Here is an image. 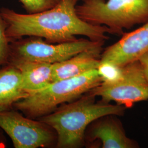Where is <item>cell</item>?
I'll list each match as a JSON object with an SVG mask.
<instances>
[{
    "instance_id": "7a4b0ae2",
    "label": "cell",
    "mask_w": 148,
    "mask_h": 148,
    "mask_svg": "<svg viewBox=\"0 0 148 148\" xmlns=\"http://www.w3.org/2000/svg\"><path fill=\"white\" fill-rule=\"evenodd\" d=\"M89 92L78 99L59 106L38 120L47 124L57 136L56 147L79 148L85 144L86 131L90 124L109 115H123L126 108L103 101H97Z\"/></svg>"
},
{
    "instance_id": "2e32d148",
    "label": "cell",
    "mask_w": 148,
    "mask_h": 148,
    "mask_svg": "<svg viewBox=\"0 0 148 148\" xmlns=\"http://www.w3.org/2000/svg\"><path fill=\"white\" fill-rule=\"evenodd\" d=\"M138 60L140 62L143 67L145 76L148 82V52L143 54L139 58Z\"/></svg>"
},
{
    "instance_id": "9c48e42d",
    "label": "cell",
    "mask_w": 148,
    "mask_h": 148,
    "mask_svg": "<svg viewBox=\"0 0 148 148\" xmlns=\"http://www.w3.org/2000/svg\"><path fill=\"white\" fill-rule=\"evenodd\" d=\"M114 115L101 117L92 122L85 135V143L99 142L102 148H137L139 145L126 136L121 122Z\"/></svg>"
},
{
    "instance_id": "277c9868",
    "label": "cell",
    "mask_w": 148,
    "mask_h": 148,
    "mask_svg": "<svg viewBox=\"0 0 148 148\" xmlns=\"http://www.w3.org/2000/svg\"><path fill=\"white\" fill-rule=\"evenodd\" d=\"M76 12L84 21L106 26L111 34L148 21V0H81Z\"/></svg>"
},
{
    "instance_id": "7c38bea8",
    "label": "cell",
    "mask_w": 148,
    "mask_h": 148,
    "mask_svg": "<svg viewBox=\"0 0 148 148\" xmlns=\"http://www.w3.org/2000/svg\"><path fill=\"white\" fill-rule=\"evenodd\" d=\"M10 64L21 71L23 88L29 94L53 82V64L35 62H21Z\"/></svg>"
},
{
    "instance_id": "3957f363",
    "label": "cell",
    "mask_w": 148,
    "mask_h": 148,
    "mask_svg": "<svg viewBox=\"0 0 148 148\" xmlns=\"http://www.w3.org/2000/svg\"><path fill=\"white\" fill-rule=\"evenodd\" d=\"M103 82L98 70L70 79L54 81L29 93L14 104V109L29 118L38 119L54 111L60 105L78 99Z\"/></svg>"
},
{
    "instance_id": "4fadbf2b",
    "label": "cell",
    "mask_w": 148,
    "mask_h": 148,
    "mask_svg": "<svg viewBox=\"0 0 148 148\" xmlns=\"http://www.w3.org/2000/svg\"><path fill=\"white\" fill-rule=\"evenodd\" d=\"M27 14L47 11L58 5L60 0H18Z\"/></svg>"
},
{
    "instance_id": "8992f818",
    "label": "cell",
    "mask_w": 148,
    "mask_h": 148,
    "mask_svg": "<svg viewBox=\"0 0 148 148\" xmlns=\"http://www.w3.org/2000/svg\"><path fill=\"white\" fill-rule=\"evenodd\" d=\"M0 128L11 138L14 148L56 146L57 136L52 127L38 119L23 116L16 109L0 111Z\"/></svg>"
},
{
    "instance_id": "6da1fadb",
    "label": "cell",
    "mask_w": 148,
    "mask_h": 148,
    "mask_svg": "<svg viewBox=\"0 0 148 148\" xmlns=\"http://www.w3.org/2000/svg\"><path fill=\"white\" fill-rule=\"evenodd\" d=\"M80 0H60L52 8L35 14H22L8 8H0V18L5 25L9 40L25 36L41 37L51 43L76 40L84 36L92 41H105L111 34L106 26L95 25L81 19L76 6Z\"/></svg>"
},
{
    "instance_id": "5b68a950",
    "label": "cell",
    "mask_w": 148,
    "mask_h": 148,
    "mask_svg": "<svg viewBox=\"0 0 148 148\" xmlns=\"http://www.w3.org/2000/svg\"><path fill=\"white\" fill-rule=\"evenodd\" d=\"M104 42L77 38L68 42L51 43L41 37H23L10 41L8 64L21 62L57 63L85 50L103 46Z\"/></svg>"
},
{
    "instance_id": "e0dca14e",
    "label": "cell",
    "mask_w": 148,
    "mask_h": 148,
    "mask_svg": "<svg viewBox=\"0 0 148 148\" xmlns=\"http://www.w3.org/2000/svg\"><path fill=\"white\" fill-rule=\"evenodd\" d=\"M4 140H3V138L2 137H1L0 136V148H1L3 145V144H4Z\"/></svg>"
},
{
    "instance_id": "5bb4252c",
    "label": "cell",
    "mask_w": 148,
    "mask_h": 148,
    "mask_svg": "<svg viewBox=\"0 0 148 148\" xmlns=\"http://www.w3.org/2000/svg\"><path fill=\"white\" fill-rule=\"evenodd\" d=\"M97 70L103 80L102 82H114L119 79L122 75V67L108 63L101 62Z\"/></svg>"
},
{
    "instance_id": "30bf717a",
    "label": "cell",
    "mask_w": 148,
    "mask_h": 148,
    "mask_svg": "<svg viewBox=\"0 0 148 148\" xmlns=\"http://www.w3.org/2000/svg\"><path fill=\"white\" fill-rule=\"evenodd\" d=\"M103 46L82 51L63 62L53 64V82L70 79L97 70L101 64Z\"/></svg>"
},
{
    "instance_id": "52a82bcc",
    "label": "cell",
    "mask_w": 148,
    "mask_h": 148,
    "mask_svg": "<svg viewBox=\"0 0 148 148\" xmlns=\"http://www.w3.org/2000/svg\"><path fill=\"white\" fill-rule=\"evenodd\" d=\"M95 97L106 103L113 101L126 108L148 100V82L139 60L122 67L121 77L114 82H101L90 90Z\"/></svg>"
},
{
    "instance_id": "9a60e30c",
    "label": "cell",
    "mask_w": 148,
    "mask_h": 148,
    "mask_svg": "<svg viewBox=\"0 0 148 148\" xmlns=\"http://www.w3.org/2000/svg\"><path fill=\"white\" fill-rule=\"evenodd\" d=\"M10 43L5 33V24L0 18V67L8 64Z\"/></svg>"
},
{
    "instance_id": "ba28073f",
    "label": "cell",
    "mask_w": 148,
    "mask_h": 148,
    "mask_svg": "<svg viewBox=\"0 0 148 148\" xmlns=\"http://www.w3.org/2000/svg\"><path fill=\"white\" fill-rule=\"evenodd\" d=\"M116 43L108 47L101 54V63L123 67L138 60L148 52V21L132 32L123 33Z\"/></svg>"
},
{
    "instance_id": "8fae6325",
    "label": "cell",
    "mask_w": 148,
    "mask_h": 148,
    "mask_svg": "<svg viewBox=\"0 0 148 148\" xmlns=\"http://www.w3.org/2000/svg\"><path fill=\"white\" fill-rule=\"evenodd\" d=\"M29 94L24 89L21 71L7 64L0 67V111L14 109V104Z\"/></svg>"
}]
</instances>
